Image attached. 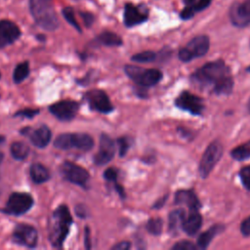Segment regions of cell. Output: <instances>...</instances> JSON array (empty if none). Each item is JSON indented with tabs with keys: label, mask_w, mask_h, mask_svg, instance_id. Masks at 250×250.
I'll return each instance as SVG.
<instances>
[{
	"label": "cell",
	"mask_w": 250,
	"mask_h": 250,
	"mask_svg": "<svg viewBox=\"0 0 250 250\" xmlns=\"http://www.w3.org/2000/svg\"><path fill=\"white\" fill-rule=\"evenodd\" d=\"M248 71H250V67H249V68H248Z\"/></svg>",
	"instance_id": "681fc988"
},
{
	"label": "cell",
	"mask_w": 250,
	"mask_h": 250,
	"mask_svg": "<svg viewBox=\"0 0 250 250\" xmlns=\"http://www.w3.org/2000/svg\"><path fill=\"white\" fill-rule=\"evenodd\" d=\"M175 104L179 108L183 110H187L194 115L201 114L204 109L202 99H200L195 95H192L189 92H183L176 99Z\"/></svg>",
	"instance_id": "4fadbf2b"
},
{
	"label": "cell",
	"mask_w": 250,
	"mask_h": 250,
	"mask_svg": "<svg viewBox=\"0 0 250 250\" xmlns=\"http://www.w3.org/2000/svg\"><path fill=\"white\" fill-rule=\"evenodd\" d=\"M98 41L105 46H120L122 45V39L115 33L110 31H104L98 36Z\"/></svg>",
	"instance_id": "cb8c5ba5"
},
{
	"label": "cell",
	"mask_w": 250,
	"mask_h": 250,
	"mask_svg": "<svg viewBox=\"0 0 250 250\" xmlns=\"http://www.w3.org/2000/svg\"><path fill=\"white\" fill-rule=\"evenodd\" d=\"M10 150H11L12 156L17 160L24 159L29 152V148L27 145L22 142H14L11 145Z\"/></svg>",
	"instance_id": "d4e9b609"
},
{
	"label": "cell",
	"mask_w": 250,
	"mask_h": 250,
	"mask_svg": "<svg viewBox=\"0 0 250 250\" xmlns=\"http://www.w3.org/2000/svg\"><path fill=\"white\" fill-rule=\"evenodd\" d=\"M29 10L36 21L42 28L53 31L59 26V20L51 0H29Z\"/></svg>",
	"instance_id": "3957f363"
},
{
	"label": "cell",
	"mask_w": 250,
	"mask_h": 250,
	"mask_svg": "<svg viewBox=\"0 0 250 250\" xmlns=\"http://www.w3.org/2000/svg\"><path fill=\"white\" fill-rule=\"evenodd\" d=\"M223 154V146L219 141L211 143L204 151L200 164L199 173L202 178H207Z\"/></svg>",
	"instance_id": "52a82bcc"
},
{
	"label": "cell",
	"mask_w": 250,
	"mask_h": 250,
	"mask_svg": "<svg viewBox=\"0 0 250 250\" xmlns=\"http://www.w3.org/2000/svg\"><path fill=\"white\" fill-rule=\"evenodd\" d=\"M192 79L201 86H212L218 95L229 94L233 86L229 68L223 61L204 64L193 74Z\"/></svg>",
	"instance_id": "6da1fadb"
},
{
	"label": "cell",
	"mask_w": 250,
	"mask_h": 250,
	"mask_svg": "<svg viewBox=\"0 0 250 250\" xmlns=\"http://www.w3.org/2000/svg\"><path fill=\"white\" fill-rule=\"evenodd\" d=\"M75 211H76V214L79 216V217H86V211L84 210V206L83 205H77L75 207Z\"/></svg>",
	"instance_id": "b9f144b4"
},
{
	"label": "cell",
	"mask_w": 250,
	"mask_h": 250,
	"mask_svg": "<svg viewBox=\"0 0 250 250\" xmlns=\"http://www.w3.org/2000/svg\"><path fill=\"white\" fill-rule=\"evenodd\" d=\"M21 35V30L11 21H0V48H4L15 42Z\"/></svg>",
	"instance_id": "9a60e30c"
},
{
	"label": "cell",
	"mask_w": 250,
	"mask_h": 250,
	"mask_svg": "<svg viewBox=\"0 0 250 250\" xmlns=\"http://www.w3.org/2000/svg\"><path fill=\"white\" fill-rule=\"evenodd\" d=\"M210 3H211V0H198L197 2H194L193 5H191V6L195 10V12H198V11H201V10L205 9L206 7H208Z\"/></svg>",
	"instance_id": "8d00e7d4"
},
{
	"label": "cell",
	"mask_w": 250,
	"mask_h": 250,
	"mask_svg": "<svg viewBox=\"0 0 250 250\" xmlns=\"http://www.w3.org/2000/svg\"><path fill=\"white\" fill-rule=\"evenodd\" d=\"M231 157L235 160H245L250 158V141L234 147L231 152Z\"/></svg>",
	"instance_id": "4316f807"
},
{
	"label": "cell",
	"mask_w": 250,
	"mask_h": 250,
	"mask_svg": "<svg viewBox=\"0 0 250 250\" xmlns=\"http://www.w3.org/2000/svg\"><path fill=\"white\" fill-rule=\"evenodd\" d=\"M29 174L31 177V180L35 184H42L47 182L50 179V173L49 170L39 163H34L30 166Z\"/></svg>",
	"instance_id": "44dd1931"
},
{
	"label": "cell",
	"mask_w": 250,
	"mask_h": 250,
	"mask_svg": "<svg viewBox=\"0 0 250 250\" xmlns=\"http://www.w3.org/2000/svg\"><path fill=\"white\" fill-rule=\"evenodd\" d=\"M81 17L83 18L84 23L86 24V26H91L92 23L94 22V16L90 13H81Z\"/></svg>",
	"instance_id": "f35d334b"
},
{
	"label": "cell",
	"mask_w": 250,
	"mask_h": 250,
	"mask_svg": "<svg viewBox=\"0 0 250 250\" xmlns=\"http://www.w3.org/2000/svg\"><path fill=\"white\" fill-rule=\"evenodd\" d=\"M125 73L135 83L142 87L153 86L162 78V73L158 69H145L136 65H126Z\"/></svg>",
	"instance_id": "5b68a950"
},
{
	"label": "cell",
	"mask_w": 250,
	"mask_h": 250,
	"mask_svg": "<svg viewBox=\"0 0 250 250\" xmlns=\"http://www.w3.org/2000/svg\"><path fill=\"white\" fill-rule=\"evenodd\" d=\"M147 19V11L142 10L141 7L134 6L131 3H127L124 8V23L127 27L140 24L146 21Z\"/></svg>",
	"instance_id": "2e32d148"
},
{
	"label": "cell",
	"mask_w": 250,
	"mask_h": 250,
	"mask_svg": "<svg viewBox=\"0 0 250 250\" xmlns=\"http://www.w3.org/2000/svg\"><path fill=\"white\" fill-rule=\"evenodd\" d=\"M131 247L130 242L128 241H122V242H118L117 244L112 246V249L114 250H127Z\"/></svg>",
	"instance_id": "ab89813d"
},
{
	"label": "cell",
	"mask_w": 250,
	"mask_h": 250,
	"mask_svg": "<svg viewBox=\"0 0 250 250\" xmlns=\"http://www.w3.org/2000/svg\"><path fill=\"white\" fill-rule=\"evenodd\" d=\"M21 132H26L23 134L28 135L32 145L39 148L45 147L50 143L51 137H52L51 130L46 125H42L35 130H30V128H25Z\"/></svg>",
	"instance_id": "e0dca14e"
},
{
	"label": "cell",
	"mask_w": 250,
	"mask_h": 250,
	"mask_svg": "<svg viewBox=\"0 0 250 250\" xmlns=\"http://www.w3.org/2000/svg\"><path fill=\"white\" fill-rule=\"evenodd\" d=\"M166 198H167V196H165V197H163L161 200H159V201H157L156 203H155V205L153 206L154 208H159V207H161L163 204H164V202H165V200H166Z\"/></svg>",
	"instance_id": "ee69618b"
},
{
	"label": "cell",
	"mask_w": 250,
	"mask_h": 250,
	"mask_svg": "<svg viewBox=\"0 0 250 250\" xmlns=\"http://www.w3.org/2000/svg\"><path fill=\"white\" fill-rule=\"evenodd\" d=\"M12 240L17 244L33 248L37 243V231L29 225L20 224L13 231Z\"/></svg>",
	"instance_id": "30bf717a"
},
{
	"label": "cell",
	"mask_w": 250,
	"mask_h": 250,
	"mask_svg": "<svg viewBox=\"0 0 250 250\" xmlns=\"http://www.w3.org/2000/svg\"><path fill=\"white\" fill-rule=\"evenodd\" d=\"M85 247L87 249L91 248V243H90V230L89 228H85Z\"/></svg>",
	"instance_id": "60d3db41"
},
{
	"label": "cell",
	"mask_w": 250,
	"mask_h": 250,
	"mask_svg": "<svg viewBox=\"0 0 250 250\" xmlns=\"http://www.w3.org/2000/svg\"><path fill=\"white\" fill-rule=\"evenodd\" d=\"M114 153L115 146L112 139L109 136L103 134L100 139V149L94 157L95 164L102 166L108 163L113 158Z\"/></svg>",
	"instance_id": "5bb4252c"
},
{
	"label": "cell",
	"mask_w": 250,
	"mask_h": 250,
	"mask_svg": "<svg viewBox=\"0 0 250 250\" xmlns=\"http://www.w3.org/2000/svg\"><path fill=\"white\" fill-rule=\"evenodd\" d=\"M230 19L233 24L244 26L250 22V0H244L238 5H233L230 10Z\"/></svg>",
	"instance_id": "ac0fdd59"
},
{
	"label": "cell",
	"mask_w": 250,
	"mask_h": 250,
	"mask_svg": "<svg viewBox=\"0 0 250 250\" xmlns=\"http://www.w3.org/2000/svg\"><path fill=\"white\" fill-rule=\"evenodd\" d=\"M79 109V104L74 101H61L49 106L50 112L62 121H68L75 117Z\"/></svg>",
	"instance_id": "7c38bea8"
},
{
	"label": "cell",
	"mask_w": 250,
	"mask_h": 250,
	"mask_svg": "<svg viewBox=\"0 0 250 250\" xmlns=\"http://www.w3.org/2000/svg\"><path fill=\"white\" fill-rule=\"evenodd\" d=\"M162 226H163V222L161 219L153 218L147 222L146 229L149 233L153 235H159L162 231Z\"/></svg>",
	"instance_id": "83f0119b"
},
{
	"label": "cell",
	"mask_w": 250,
	"mask_h": 250,
	"mask_svg": "<svg viewBox=\"0 0 250 250\" xmlns=\"http://www.w3.org/2000/svg\"><path fill=\"white\" fill-rule=\"evenodd\" d=\"M115 188H116V189H117V191L119 192V194H120V196H122V197H124L125 196V192H124V190H123V188L121 187V186H119V185H115Z\"/></svg>",
	"instance_id": "7bdbcfd3"
},
{
	"label": "cell",
	"mask_w": 250,
	"mask_h": 250,
	"mask_svg": "<svg viewBox=\"0 0 250 250\" xmlns=\"http://www.w3.org/2000/svg\"><path fill=\"white\" fill-rule=\"evenodd\" d=\"M117 144H118V147H119V155L124 156L129 148V142H128L127 138H125V137L119 138L117 140Z\"/></svg>",
	"instance_id": "1f68e13d"
},
{
	"label": "cell",
	"mask_w": 250,
	"mask_h": 250,
	"mask_svg": "<svg viewBox=\"0 0 250 250\" xmlns=\"http://www.w3.org/2000/svg\"><path fill=\"white\" fill-rule=\"evenodd\" d=\"M2 160H3V153H2V152H0V164H1Z\"/></svg>",
	"instance_id": "bcb514c9"
},
{
	"label": "cell",
	"mask_w": 250,
	"mask_h": 250,
	"mask_svg": "<svg viewBox=\"0 0 250 250\" xmlns=\"http://www.w3.org/2000/svg\"><path fill=\"white\" fill-rule=\"evenodd\" d=\"M248 110H249V112H250V100H249V102H248Z\"/></svg>",
	"instance_id": "7dc6e473"
},
{
	"label": "cell",
	"mask_w": 250,
	"mask_h": 250,
	"mask_svg": "<svg viewBox=\"0 0 250 250\" xmlns=\"http://www.w3.org/2000/svg\"><path fill=\"white\" fill-rule=\"evenodd\" d=\"M29 74V63L28 62H21L17 65L13 72V80L15 83L22 82Z\"/></svg>",
	"instance_id": "484cf974"
},
{
	"label": "cell",
	"mask_w": 250,
	"mask_h": 250,
	"mask_svg": "<svg viewBox=\"0 0 250 250\" xmlns=\"http://www.w3.org/2000/svg\"><path fill=\"white\" fill-rule=\"evenodd\" d=\"M61 172L65 180L81 187H86L89 180V174L86 169L69 161L62 163Z\"/></svg>",
	"instance_id": "9c48e42d"
},
{
	"label": "cell",
	"mask_w": 250,
	"mask_h": 250,
	"mask_svg": "<svg viewBox=\"0 0 250 250\" xmlns=\"http://www.w3.org/2000/svg\"><path fill=\"white\" fill-rule=\"evenodd\" d=\"M239 175H240V179H241V182H242L243 186L248 190H250V166L243 167L240 170Z\"/></svg>",
	"instance_id": "4dcf8cb0"
},
{
	"label": "cell",
	"mask_w": 250,
	"mask_h": 250,
	"mask_svg": "<svg viewBox=\"0 0 250 250\" xmlns=\"http://www.w3.org/2000/svg\"><path fill=\"white\" fill-rule=\"evenodd\" d=\"M223 226L220 225H216L213 226L212 228H210L208 230L204 231L202 234H200V236L197 239V245L199 248L201 249H205L210 242L212 241V239L223 230Z\"/></svg>",
	"instance_id": "7402d4cb"
},
{
	"label": "cell",
	"mask_w": 250,
	"mask_h": 250,
	"mask_svg": "<svg viewBox=\"0 0 250 250\" xmlns=\"http://www.w3.org/2000/svg\"><path fill=\"white\" fill-rule=\"evenodd\" d=\"M209 38L206 35H199L191 39L187 47L179 52V58L182 62H188L194 58L204 56L209 49Z\"/></svg>",
	"instance_id": "8992f818"
},
{
	"label": "cell",
	"mask_w": 250,
	"mask_h": 250,
	"mask_svg": "<svg viewBox=\"0 0 250 250\" xmlns=\"http://www.w3.org/2000/svg\"><path fill=\"white\" fill-rule=\"evenodd\" d=\"M194 13H195V10L193 9V7H192L191 5H188V6H187V7L182 11V13H181V18L184 19V20H188V19H190V18L193 17Z\"/></svg>",
	"instance_id": "e575fe53"
},
{
	"label": "cell",
	"mask_w": 250,
	"mask_h": 250,
	"mask_svg": "<svg viewBox=\"0 0 250 250\" xmlns=\"http://www.w3.org/2000/svg\"><path fill=\"white\" fill-rule=\"evenodd\" d=\"M185 2H186V4H193L194 2H195V0H185Z\"/></svg>",
	"instance_id": "f6af8a7d"
},
{
	"label": "cell",
	"mask_w": 250,
	"mask_h": 250,
	"mask_svg": "<svg viewBox=\"0 0 250 250\" xmlns=\"http://www.w3.org/2000/svg\"><path fill=\"white\" fill-rule=\"evenodd\" d=\"M172 249H174V250H194V249H196V246L189 241L183 240V241L175 244L172 247Z\"/></svg>",
	"instance_id": "d6a6232c"
},
{
	"label": "cell",
	"mask_w": 250,
	"mask_h": 250,
	"mask_svg": "<svg viewBox=\"0 0 250 250\" xmlns=\"http://www.w3.org/2000/svg\"><path fill=\"white\" fill-rule=\"evenodd\" d=\"M155 53L152 51H145L138 53L132 57V61L138 62H149L155 60Z\"/></svg>",
	"instance_id": "f546056e"
},
{
	"label": "cell",
	"mask_w": 250,
	"mask_h": 250,
	"mask_svg": "<svg viewBox=\"0 0 250 250\" xmlns=\"http://www.w3.org/2000/svg\"><path fill=\"white\" fill-rule=\"evenodd\" d=\"M33 203L34 200L30 194L25 192H14L10 195L3 212L16 216L22 215L32 207Z\"/></svg>",
	"instance_id": "ba28073f"
},
{
	"label": "cell",
	"mask_w": 250,
	"mask_h": 250,
	"mask_svg": "<svg viewBox=\"0 0 250 250\" xmlns=\"http://www.w3.org/2000/svg\"><path fill=\"white\" fill-rule=\"evenodd\" d=\"M4 141V138L3 137H0V143H2Z\"/></svg>",
	"instance_id": "c3c4849f"
},
{
	"label": "cell",
	"mask_w": 250,
	"mask_h": 250,
	"mask_svg": "<svg viewBox=\"0 0 250 250\" xmlns=\"http://www.w3.org/2000/svg\"><path fill=\"white\" fill-rule=\"evenodd\" d=\"M202 225V217L197 209H191L188 216L185 217L182 229L188 235H194Z\"/></svg>",
	"instance_id": "d6986e66"
},
{
	"label": "cell",
	"mask_w": 250,
	"mask_h": 250,
	"mask_svg": "<svg viewBox=\"0 0 250 250\" xmlns=\"http://www.w3.org/2000/svg\"><path fill=\"white\" fill-rule=\"evenodd\" d=\"M54 146L60 149L77 148L88 151L94 146V140L91 136L83 133H64L57 137Z\"/></svg>",
	"instance_id": "277c9868"
},
{
	"label": "cell",
	"mask_w": 250,
	"mask_h": 250,
	"mask_svg": "<svg viewBox=\"0 0 250 250\" xmlns=\"http://www.w3.org/2000/svg\"><path fill=\"white\" fill-rule=\"evenodd\" d=\"M72 217L65 205L59 206L50 218L49 241L54 247H61L67 236Z\"/></svg>",
	"instance_id": "7a4b0ae2"
},
{
	"label": "cell",
	"mask_w": 250,
	"mask_h": 250,
	"mask_svg": "<svg viewBox=\"0 0 250 250\" xmlns=\"http://www.w3.org/2000/svg\"><path fill=\"white\" fill-rule=\"evenodd\" d=\"M85 99L88 102L90 107L102 113H108L113 110V106L107 97V95L102 90H91L86 93Z\"/></svg>",
	"instance_id": "8fae6325"
},
{
	"label": "cell",
	"mask_w": 250,
	"mask_h": 250,
	"mask_svg": "<svg viewBox=\"0 0 250 250\" xmlns=\"http://www.w3.org/2000/svg\"><path fill=\"white\" fill-rule=\"evenodd\" d=\"M39 111L37 109H30V108H25L23 110L18 111L16 113V116H23L26 118H32L34 115H36Z\"/></svg>",
	"instance_id": "836d02e7"
},
{
	"label": "cell",
	"mask_w": 250,
	"mask_h": 250,
	"mask_svg": "<svg viewBox=\"0 0 250 250\" xmlns=\"http://www.w3.org/2000/svg\"><path fill=\"white\" fill-rule=\"evenodd\" d=\"M62 13L63 18H64L75 29H77V31L81 32V28H80V26H79V24H78V22H77V21H76V19H75V17H74V11H73V9H72L71 7H65V8L62 9Z\"/></svg>",
	"instance_id": "f1b7e54d"
},
{
	"label": "cell",
	"mask_w": 250,
	"mask_h": 250,
	"mask_svg": "<svg viewBox=\"0 0 250 250\" xmlns=\"http://www.w3.org/2000/svg\"><path fill=\"white\" fill-rule=\"evenodd\" d=\"M240 230H241V233H242L243 235H245V236L250 235V217L246 218V219L241 223Z\"/></svg>",
	"instance_id": "74e56055"
},
{
	"label": "cell",
	"mask_w": 250,
	"mask_h": 250,
	"mask_svg": "<svg viewBox=\"0 0 250 250\" xmlns=\"http://www.w3.org/2000/svg\"><path fill=\"white\" fill-rule=\"evenodd\" d=\"M185 217H186L185 212L182 209L175 210V211L171 212L169 215V229H170V231H172L173 233H176L180 229V228L182 229V225H183V221H184Z\"/></svg>",
	"instance_id": "603a6c76"
},
{
	"label": "cell",
	"mask_w": 250,
	"mask_h": 250,
	"mask_svg": "<svg viewBox=\"0 0 250 250\" xmlns=\"http://www.w3.org/2000/svg\"><path fill=\"white\" fill-rule=\"evenodd\" d=\"M0 76H1V74H0Z\"/></svg>",
	"instance_id": "f907efd6"
},
{
	"label": "cell",
	"mask_w": 250,
	"mask_h": 250,
	"mask_svg": "<svg viewBox=\"0 0 250 250\" xmlns=\"http://www.w3.org/2000/svg\"><path fill=\"white\" fill-rule=\"evenodd\" d=\"M117 170L114 168H107L104 173V177L107 181H115L117 179Z\"/></svg>",
	"instance_id": "d590c367"
},
{
	"label": "cell",
	"mask_w": 250,
	"mask_h": 250,
	"mask_svg": "<svg viewBox=\"0 0 250 250\" xmlns=\"http://www.w3.org/2000/svg\"><path fill=\"white\" fill-rule=\"evenodd\" d=\"M175 203L180 204V205L184 204V205L188 206L190 210L198 209V207L200 206L199 200L196 197L195 193L191 190H186V189H182V190H179L176 192Z\"/></svg>",
	"instance_id": "ffe728a7"
}]
</instances>
